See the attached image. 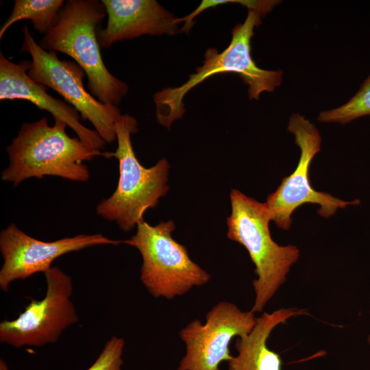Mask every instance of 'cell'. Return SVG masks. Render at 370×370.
I'll return each instance as SVG.
<instances>
[{"mask_svg": "<svg viewBox=\"0 0 370 370\" xmlns=\"http://www.w3.org/2000/svg\"><path fill=\"white\" fill-rule=\"evenodd\" d=\"M50 126L46 117L23 123L17 136L6 147L8 166L1 172L4 182L17 186L23 181L57 176L75 182H86L90 172L84 162L101 156L78 137H70L67 125L54 120Z\"/></svg>", "mask_w": 370, "mask_h": 370, "instance_id": "obj_1", "label": "cell"}, {"mask_svg": "<svg viewBox=\"0 0 370 370\" xmlns=\"http://www.w3.org/2000/svg\"><path fill=\"white\" fill-rule=\"evenodd\" d=\"M106 15L101 1H66L57 23L38 44L46 51L72 58L84 71L92 95L103 103L117 106L129 86L108 70L101 56L97 33Z\"/></svg>", "mask_w": 370, "mask_h": 370, "instance_id": "obj_2", "label": "cell"}, {"mask_svg": "<svg viewBox=\"0 0 370 370\" xmlns=\"http://www.w3.org/2000/svg\"><path fill=\"white\" fill-rule=\"evenodd\" d=\"M261 16L248 10L246 19L237 24L232 31L230 45L221 52L208 48L204 54L203 64L197 68L188 80L177 87H169L153 96L156 120L169 128L185 112L183 99L193 88L206 79L221 73H235L248 85L249 99H258L263 92H273L282 81V71L266 70L258 67L251 56V40L254 29L261 24Z\"/></svg>", "mask_w": 370, "mask_h": 370, "instance_id": "obj_3", "label": "cell"}, {"mask_svg": "<svg viewBox=\"0 0 370 370\" xmlns=\"http://www.w3.org/2000/svg\"><path fill=\"white\" fill-rule=\"evenodd\" d=\"M138 132V122L130 114H122L115 125L117 147L114 152L104 151L101 156L119 161V178L111 196L102 199L96 213L103 219L114 221L124 232L131 231L149 208H155L169 190L170 165L161 159L149 168L138 160L131 136Z\"/></svg>", "mask_w": 370, "mask_h": 370, "instance_id": "obj_4", "label": "cell"}, {"mask_svg": "<svg viewBox=\"0 0 370 370\" xmlns=\"http://www.w3.org/2000/svg\"><path fill=\"white\" fill-rule=\"evenodd\" d=\"M231 214L227 218V237L242 245L255 265L257 278L254 313L262 312L286 281L291 267L300 256L295 245H280L271 236L267 206L236 189L230 193Z\"/></svg>", "mask_w": 370, "mask_h": 370, "instance_id": "obj_5", "label": "cell"}, {"mask_svg": "<svg viewBox=\"0 0 370 370\" xmlns=\"http://www.w3.org/2000/svg\"><path fill=\"white\" fill-rule=\"evenodd\" d=\"M175 227L173 221L152 226L142 220L136 233L122 241L140 252V280L155 298L173 299L210 280V274L191 260L186 247L172 237Z\"/></svg>", "mask_w": 370, "mask_h": 370, "instance_id": "obj_6", "label": "cell"}, {"mask_svg": "<svg viewBox=\"0 0 370 370\" xmlns=\"http://www.w3.org/2000/svg\"><path fill=\"white\" fill-rule=\"evenodd\" d=\"M23 33L20 52L32 57L29 77L60 95L78 111L82 119L92 123L106 143L114 142L115 125L122 115L120 109L99 101L86 90L83 84L85 72L75 62L61 60L56 52L43 49L34 39L27 25L23 27Z\"/></svg>", "mask_w": 370, "mask_h": 370, "instance_id": "obj_7", "label": "cell"}, {"mask_svg": "<svg viewBox=\"0 0 370 370\" xmlns=\"http://www.w3.org/2000/svg\"><path fill=\"white\" fill-rule=\"evenodd\" d=\"M287 130L295 137L300 157L295 171L282 179L280 185L269 194L265 202L271 218L280 229L288 230L292 214L304 204H318L317 213L324 218L333 216L339 208L360 204L359 199L344 201L325 192L314 189L310 182L309 169L315 155L321 150V137L315 125L299 113L289 118Z\"/></svg>", "mask_w": 370, "mask_h": 370, "instance_id": "obj_8", "label": "cell"}, {"mask_svg": "<svg viewBox=\"0 0 370 370\" xmlns=\"http://www.w3.org/2000/svg\"><path fill=\"white\" fill-rule=\"evenodd\" d=\"M44 275V297L32 299L16 318L0 323L1 343L17 349L53 344L66 328L79 321L71 301V278L58 267H52Z\"/></svg>", "mask_w": 370, "mask_h": 370, "instance_id": "obj_9", "label": "cell"}, {"mask_svg": "<svg viewBox=\"0 0 370 370\" xmlns=\"http://www.w3.org/2000/svg\"><path fill=\"white\" fill-rule=\"evenodd\" d=\"M256 321L251 310L243 311L227 301L218 302L207 312L205 323L195 319L180 331L186 352L177 370H219L221 362L233 357L232 340L248 334Z\"/></svg>", "mask_w": 370, "mask_h": 370, "instance_id": "obj_10", "label": "cell"}, {"mask_svg": "<svg viewBox=\"0 0 370 370\" xmlns=\"http://www.w3.org/2000/svg\"><path fill=\"white\" fill-rule=\"evenodd\" d=\"M120 240L103 234H81L53 241L33 238L12 223L0 232V251L3 264L0 269V288L8 292L11 284L23 280L35 273H45L53 262L68 253L101 245H118Z\"/></svg>", "mask_w": 370, "mask_h": 370, "instance_id": "obj_11", "label": "cell"}, {"mask_svg": "<svg viewBox=\"0 0 370 370\" xmlns=\"http://www.w3.org/2000/svg\"><path fill=\"white\" fill-rule=\"evenodd\" d=\"M108 16L97 38L101 48L143 35L174 36L177 18L156 0H101Z\"/></svg>", "mask_w": 370, "mask_h": 370, "instance_id": "obj_12", "label": "cell"}, {"mask_svg": "<svg viewBox=\"0 0 370 370\" xmlns=\"http://www.w3.org/2000/svg\"><path fill=\"white\" fill-rule=\"evenodd\" d=\"M29 60L14 63L0 53V99H24L47 110L54 118L61 120L71 127L77 137L92 148L101 151L106 143L95 130H90L80 122V114L72 106L53 98L46 91V87L32 80L28 75Z\"/></svg>", "mask_w": 370, "mask_h": 370, "instance_id": "obj_13", "label": "cell"}, {"mask_svg": "<svg viewBox=\"0 0 370 370\" xmlns=\"http://www.w3.org/2000/svg\"><path fill=\"white\" fill-rule=\"evenodd\" d=\"M304 310L280 308L256 317V324L247 335L236 337L237 355L227 362L228 370H282L280 356L267 344L272 331L294 316L306 314Z\"/></svg>", "mask_w": 370, "mask_h": 370, "instance_id": "obj_14", "label": "cell"}, {"mask_svg": "<svg viewBox=\"0 0 370 370\" xmlns=\"http://www.w3.org/2000/svg\"><path fill=\"white\" fill-rule=\"evenodd\" d=\"M63 0H15L13 9L0 28V40L8 28L17 21L30 20L34 29L45 34L57 23Z\"/></svg>", "mask_w": 370, "mask_h": 370, "instance_id": "obj_15", "label": "cell"}, {"mask_svg": "<svg viewBox=\"0 0 370 370\" xmlns=\"http://www.w3.org/2000/svg\"><path fill=\"white\" fill-rule=\"evenodd\" d=\"M366 115H370V75L347 103L336 108L321 112L317 119L321 123L345 124Z\"/></svg>", "mask_w": 370, "mask_h": 370, "instance_id": "obj_16", "label": "cell"}, {"mask_svg": "<svg viewBox=\"0 0 370 370\" xmlns=\"http://www.w3.org/2000/svg\"><path fill=\"white\" fill-rule=\"evenodd\" d=\"M278 1H254V0H203L199 6L191 13L180 18V23L184 22L182 28L190 30L194 24V18L202 12L211 8H216L225 3H239L248 10H253L263 16L269 12L278 3Z\"/></svg>", "mask_w": 370, "mask_h": 370, "instance_id": "obj_17", "label": "cell"}, {"mask_svg": "<svg viewBox=\"0 0 370 370\" xmlns=\"http://www.w3.org/2000/svg\"><path fill=\"white\" fill-rule=\"evenodd\" d=\"M125 340L116 336H112L93 364L86 370H121Z\"/></svg>", "mask_w": 370, "mask_h": 370, "instance_id": "obj_18", "label": "cell"}, {"mask_svg": "<svg viewBox=\"0 0 370 370\" xmlns=\"http://www.w3.org/2000/svg\"><path fill=\"white\" fill-rule=\"evenodd\" d=\"M0 370H10L7 363L2 358L0 359Z\"/></svg>", "mask_w": 370, "mask_h": 370, "instance_id": "obj_19", "label": "cell"}, {"mask_svg": "<svg viewBox=\"0 0 370 370\" xmlns=\"http://www.w3.org/2000/svg\"><path fill=\"white\" fill-rule=\"evenodd\" d=\"M367 342H368L369 345H370V335L368 336Z\"/></svg>", "mask_w": 370, "mask_h": 370, "instance_id": "obj_20", "label": "cell"}]
</instances>
